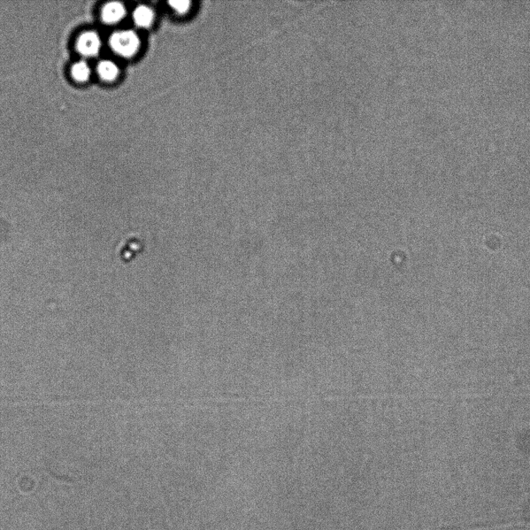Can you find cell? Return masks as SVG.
Here are the masks:
<instances>
[{
  "label": "cell",
  "instance_id": "1",
  "mask_svg": "<svg viewBox=\"0 0 530 530\" xmlns=\"http://www.w3.org/2000/svg\"><path fill=\"white\" fill-rule=\"evenodd\" d=\"M110 46L114 52L122 57H131L139 49L140 42L132 30H121L110 37Z\"/></svg>",
  "mask_w": 530,
  "mask_h": 530
},
{
  "label": "cell",
  "instance_id": "2",
  "mask_svg": "<svg viewBox=\"0 0 530 530\" xmlns=\"http://www.w3.org/2000/svg\"><path fill=\"white\" fill-rule=\"evenodd\" d=\"M76 47L81 55L88 57L95 56L101 49V38L94 32L84 33L79 37Z\"/></svg>",
  "mask_w": 530,
  "mask_h": 530
},
{
  "label": "cell",
  "instance_id": "3",
  "mask_svg": "<svg viewBox=\"0 0 530 530\" xmlns=\"http://www.w3.org/2000/svg\"><path fill=\"white\" fill-rule=\"evenodd\" d=\"M126 15L125 6L119 2H111L104 5L102 12V20L106 24H115Z\"/></svg>",
  "mask_w": 530,
  "mask_h": 530
},
{
  "label": "cell",
  "instance_id": "4",
  "mask_svg": "<svg viewBox=\"0 0 530 530\" xmlns=\"http://www.w3.org/2000/svg\"><path fill=\"white\" fill-rule=\"evenodd\" d=\"M155 18L152 11L147 6H139L133 12V20L137 26L147 27L150 26Z\"/></svg>",
  "mask_w": 530,
  "mask_h": 530
},
{
  "label": "cell",
  "instance_id": "5",
  "mask_svg": "<svg viewBox=\"0 0 530 530\" xmlns=\"http://www.w3.org/2000/svg\"><path fill=\"white\" fill-rule=\"evenodd\" d=\"M99 75L105 81H113L117 78L119 73V69L114 61L110 60H104L99 63L97 66Z\"/></svg>",
  "mask_w": 530,
  "mask_h": 530
},
{
  "label": "cell",
  "instance_id": "6",
  "mask_svg": "<svg viewBox=\"0 0 530 530\" xmlns=\"http://www.w3.org/2000/svg\"><path fill=\"white\" fill-rule=\"evenodd\" d=\"M73 78L78 82H86L90 79V68L86 61H78L72 67Z\"/></svg>",
  "mask_w": 530,
  "mask_h": 530
},
{
  "label": "cell",
  "instance_id": "7",
  "mask_svg": "<svg viewBox=\"0 0 530 530\" xmlns=\"http://www.w3.org/2000/svg\"><path fill=\"white\" fill-rule=\"evenodd\" d=\"M169 4H170L172 8L179 13H184L187 12L190 7V2L184 1V0H181V1H171L169 2Z\"/></svg>",
  "mask_w": 530,
  "mask_h": 530
}]
</instances>
